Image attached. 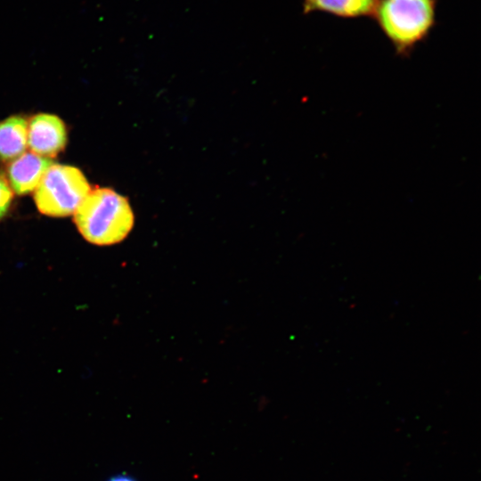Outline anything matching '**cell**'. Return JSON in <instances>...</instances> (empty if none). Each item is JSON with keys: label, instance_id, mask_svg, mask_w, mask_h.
<instances>
[{"label": "cell", "instance_id": "obj_1", "mask_svg": "<svg viewBox=\"0 0 481 481\" xmlns=\"http://www.w3.org/2000/svg\"><path fill=\"white\" fill-rule=\"evenodd\" d=\"M438 0H379L372 20L397 55L409 56L437 23Z\"/></svg>", "mask_w": 481, "mask_h": 481}, {"label": "cell", "instance_id": "obj_2", "mask_svg": "<svg viewBox=\"0 0 481 481\" xmlns=\"http://www.w3.org/2000/svg\"><path fill=\"white\" fill-rule=\"evenodd\" d=\"M82 236L98 246L122 241L131 232L135 217L126 198L109 188L90 190L74 213Z\"/></svg>", "mask_w": 481, "mask_h": 481}, {"label": "cell", "instance_id": "obj_3", "mask_svg": "<svg viewBox=\"0 0 481 481\" xmlns=\"http://www.w3.org/2000/svg\"><path fill=\"white\" fill-rule=\"evenodd\" d=\"M90 190L78 168L53 163L35 189L34 200L42 214L64 217L75 213Z\"/></svg>", "mask_w": 481, "mask_h": 481}, {"label": "cell", "instance_id": "obj_4", "mask_svg": "<svg viewBox=\"0 0 481 481\" xmlns=\"http://www.w3.org/2000/svg\"><path fill=\"white\" fill-rule=\"evenodd\" d=\"M66 142L65 124L55 115L37 114L28 123V145L36 154L54 157L63 150Z\"/></svg>", "mask_w": 481, "mask_h": 481}, {"label": "cell", "instance_id": "obj_5", "mask_svg": "<svg viewBox=\"0 0 481 481\" xmlns=\"http://www.w3.org/2000/svg\"><path fill=\"white\" fill-rule=\"evenodd\" d=\"M52 164L53 162L51 158L34 152L20 155L8 167V179L12 190L18 195L34 191Z\"/></svg>", "mask_w": 481, "mask_h": 481}, {"label": "cell", "instance_id": "obj_6", "mask_svg": "<svg viewBox=\"0 0 481 481\" xmlns=\"http://www.w3.org/2000/svg\"><path fill=\"white\" fill-rule=\"evenodd\" d=\"M379 0H302L303 14L322 12L340 19L372 18Z\"/></svg>", "mask_w": 481, "mask_h": 481}, {"label": "cell", "instance_id": "obj_7", "mask_svg": "<svg viewBox=\"0 0 481 481\" xmlns=\"http://www.w3.org/2000/svg\"><path fill=\"white\" fill-rule=\"evenodd\" d=\"M28 144V122L12 116L0 122V159L9 160L22 154Z\"/></svg>", "mask_w": 481, "mask_h": 481}, {"label": "cell", "instance_id": "obj_8", "mask_svg": "<svg viewBox=\"0 0 481 481\" xmlns=\"http://www.w3.org/2000/svg\"><path fill=\"white\" fill-rule=\"evenodd\" d=\"M13 197L12 190L6 179L0 175V220L7 214Z\"/></svg>", "mask_w": 481, "mask_h": 481}, {"label": "cell", "instance_id": "obj_9", "mask_svg": "<svg viewBox=\"0 0 481 481\" xmlns=\"http://www.w3.org/2000/svg\"><path fill=\"white\" fill-rule=\"evenodd\" d=\"M106 481H137L134 477L126 473L115 474L110 477Z\"/></svg>", "mask_w": 481, "mask_h": 481}]
</instances>
